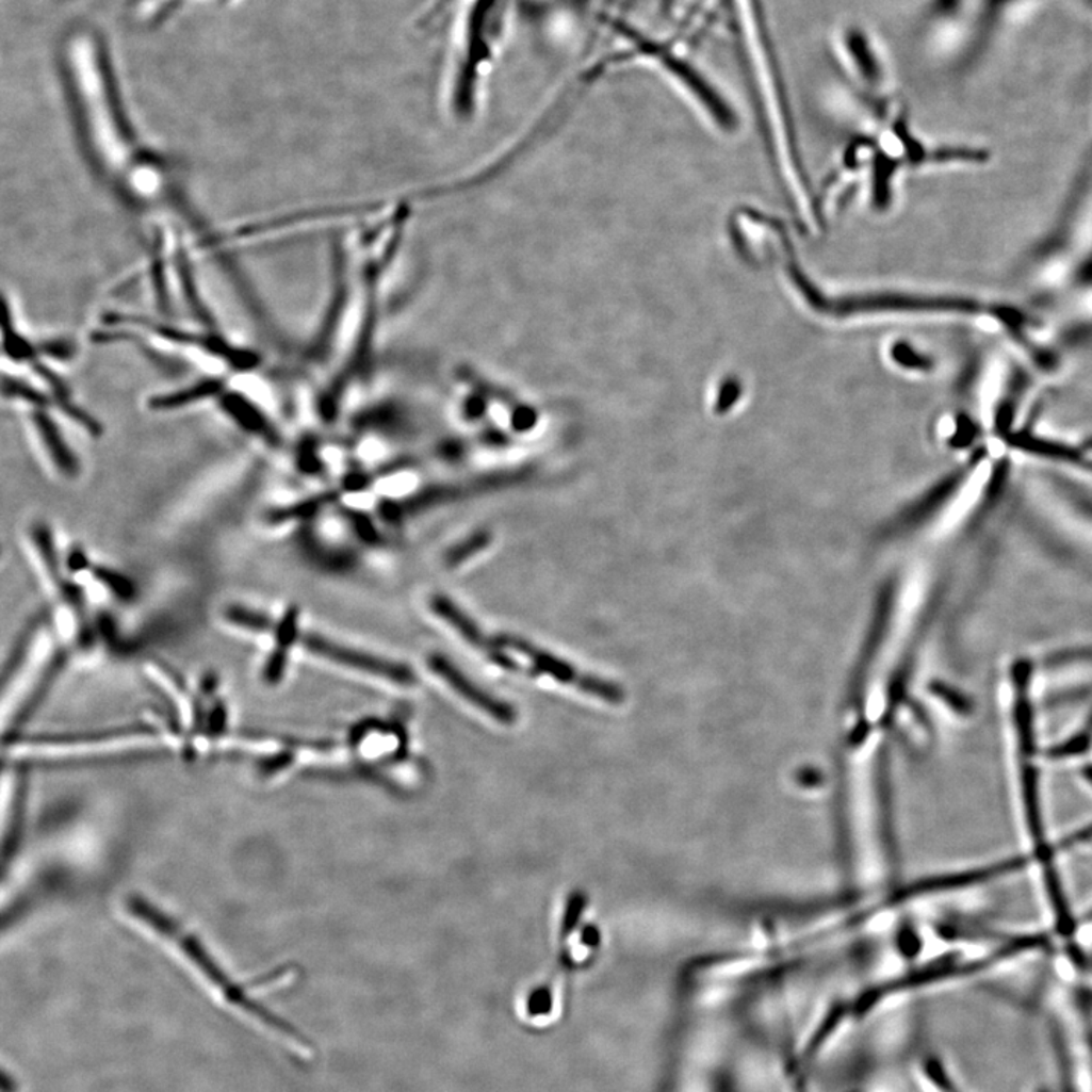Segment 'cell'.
Segmentation results:
<instances>
[{"label": "cell", "instance_id": "obj_12", "mask_svg": "<svg viewBox=\"0 0 1092 1092\" xmlns=\"http://www.w3.org/2000/svg\"><path fill=\"white\" fill-rule=\"evenodd\" d=\"M67 662H69V651L66 648H60V650L52 654L49 664L46 665L45 671L42 672L40 679H38L37 685H35L31 696L25 701L23 707L20 708L19 716H17L20 722L27 721L37 711L38 705L48 696L50 687L53 686L61 672L66 668Z\"/></svg>", "mask_w": 1092, "mask_h": 1092}, {"label": "cell", "instance_id": "obj_5", "mask_svg": "<svg viewBox=\"0 0 1092 1092\" xmlns=\"http://www.w3.org/2000/svg\"><path fill=\"white\" fill-rule=\"evenodd\" d=\"M303 646L310 653L317 654L319 657L327 658V661L335 662V664L348 666V668L366 672V674L382 677V679L396 683V685H417V675L408 666L397 664V662L386 661V658L363 653V651L354 650V648L339 646L338 642L327 639V637L308 633V635L303 637Z\"/></svg>", "mask_w": 1092, "mask_h": 1092}, {"label": "cell", "instance_id": "obj_20", "mask_svg": "<svg viewBox=\"0 0 1092 1092\" xmlns=\"http://www.w3.org/2000/svg\"><path fill=\"white\" fill-rule=\"evenodd\" d=\"M1092 747V729H1088L1087 732L1077 733L1072 739L1066 743L1056 745L1045 753L1047 757L1052 759H1065L1074 757V755L1087 754Z\"/></svg>", "mask_w": 1092, "mask_h": 1092}, {"label": "cell", "instance_id": "obj_14", "mask_svg": "<svg viewBox=\"0 0 1092 1092\" xmlns=\"http://www.w3.org/2000/svg\"><path fill=\"white\" fill-rule=\"evenodd\" d=\"M31 540L34 543L35 551L40 556L46 572H48L52 582L60 586L66 578L63 576V565L60 561L52 528L49 525L43 524V522H38V524L32 526Z\"/></svg>", "mask_w": 1092, "mask_h": 1092}, {"label": "cell", "instance_id": "obj_23", "mask_svg": "<svg viewBox=\"0 0 1092 1092\" xmlns=\"http://www.w3.org/2000/svg\"><path fill=\"white\" fill-rule=\"evenodd\" d=\"M63 410L64 413H66L67 417L71 419V421L77 422V424L80 425V427L84 428L85 431L88 433V435L96 437V439L102 436V425H100L95 418L88 417V414L85 413L84 410H81V408L74 406V404H70L69 401H64Z\"/></svg>", "mask_w": 1092, "mask_h": 1092}, {"label": "cell", "instance_id": "obj_25", "mask_svg": "<svg viewBox=\"0 0 1092 1092\" xmlns=\"http://www.w3.org/2000/svg\"><path fill=\"white\" fill-rule=\"evenodd\" d=\"M893 356L898 363L903 364L908 368L926 369L929 366V361L926 358L916 354V351L909 348L908 345H897L893 351Z\"/></svg>", "mask_w": 1092, "mask_h": 1092}, {"label": "cell", "instance_id": "obj_31", "mask_svg": "<svg viewBox=\"0 0 1092 1092\" xmlns=\"http://www.w3.org/2000/svg\"><path fill=\"white\" fill-rule=\"evenodd\" d=\"M1087 922H1092V912L1090 915L1087 916Z\"/></svg>", "mask_w": 1092, "mask_h": 1092}, {"label": "cell", "instance_id": "obj_19", "mask_svg": "<svg viewBox=\"0 0 1092 1092\" xmlns=\"http://www.w3.org/2000/svg\"><path fill=\"white\" fill-rule=\"evenodd\" d=\"M299 608L296 606H290L288 610L281 615V618L278 619V622H275L274 630H272V633H274L275 647L289 651L290 648L295 646L296 640H298L299 637Z\"/></svg>", "mask_w": 1092, "mask_h": 1092}, {"label": "cell", "instance_id": "obj_27", "mask_svg": "<svg viewBox=\"0 0 1092 1092\" xmlns=\"http://www.w3.org/2000/svg\"><path fill=\"white\" fill-rule=\"evenodd\" d=\"M298 467L300 469V472H304V474L307 475H311L314 474V472H319V469H321V463H319L316 451H314L313 447L307 445H303V447H300L298 454Z\"/></svg>", "mask_w": 1092, "mask_h": 1092}, {"label": "cell", "instance_id": "obj_29", "mask_svg": "<svg viewBox=\"0 0 1092 1092\" xmlns=\"http://www.w3.org/2000/svg\"><path fill=\"white\" fill-rule=\"evenodd\" d=\"M677 0H661L662 16H669L674 9Z\"/></svg>", "mask_w": 1092, "mask_h": 1092}, {"label": "cell", "instance_id": "obj_15", "mask_svg": "<svg viewBox=\"0 0 1092 1092\" xmlns=\"http://www.w3.org/2000/svg\"><path fill=\"white\" fill-rule=\"evenodd\" d=\"M222 389H224V385L221 381H203L193 386V388L181 390V392L152 397L149 401V407L152 410H175V408L198 403L199 400L216 396L222 392Z\"/></svg>", "mask_w": 1092, "mask_h": 1092}, {"label": "cell", "instance_id": "obj_32", "mask_svg": "<svg viewBox=\"0 0 1092 1092\" xmlns=\"http://www.w3.org/2000/svg\"><path fill=\"white\" fill-rule=\"evenodd\" d=\"M1090 2L1092 3V0H1090Z\"/></svg>", "mask_w": 1092, "mask_h": 1092}, {"label": "cell", "instance_id": "obj_7", "mask_svg": "<svg viewBox=\"0 0 1092 1092\" xmlns=\"http://www.w3.org/2000/svg\"><path fill=\"white\" fill-rule=\"evenodd\" d=\"M433 612L437 616L447 622L454 630L463 637L464 640L477 650L483 651L493 662V664L500 665L501 668L508 669V671H525L524 666L517 664L511 661L506 654L501 651L500 647L495 646L493 639H489L485 633L479 630V626L472 621L471 618L463 610L458 608L454 601L443 596H435L431 600Z\"/></svg>", "mask_w": 1092, "mask_h": 1092}, {"label": "cell", "instance_id": "obj_26", "mask_svg": "<svg viewBox=\"0 0 1092 1092\" xmlns=\"http://www.w3.org/2000/svg\"><path fill=\"white\" fill-rule=\"evenodd\" d=\"M96 632L98 637L105 640L107 643H114L117 639V626L113 616L110 614L99 615L98 622H96Z\"/></svg>", "mask_w": 1092, "mask_h": 1092}, {"label": "cell", "instance_id": "obj_1", "mask_svg": "<svg viewBox=\"0 0 1092 1092\" xmlns=\"http://www.w3.org/2000/svg\"><path fill=\"white\" fill-rule=\"evenodd\" d=\"M1030 0H930V31L956 66L980 59L1006 20Z\"/></svg>", "mask_w": 1092, "mask_h": 1092}, {"label": "cell", "instance_id": "obj_9", "mask_svg": "<svg viewBox=\"0 0 1092 1092\" xmlns=\"http://www.w3.org/2000/svg\"><path fill=\"white\" fill-rule=\"evenodd\" d=\"M221 407L229 419L238 424L240 429L248 435L259 436L268 445L278 446L281 442L277 429L271 421L264 417L259 407L254 406L245 396L238 393H227L221 397Z\"/></svg>", "mask_w": 1092, "mask_h": 1092}, {"label": "cell", "instance_id": "obj_10", "mask_svg": "<svg viewBox=\"0 0 1092 1092\" xmlns=\"http://www.w3.org/2000/svg\"><path fill=\"white\" fill-rule=\"evenodd\" d=\"M32 419L52 463L64 477L77 478L81 472L80 458L64 439L56 422L43 410L37 411Z\"/></svg>", "mask_w": 1092, "mask_h": 1092}, {"label": "cell", "instance_id": "obj_16", "mask_svg": "<svg viewBox=\"0 0 1092 1092\" xmlns=\"http://www.w3.org/2000/svg\"><path fill=\"white\" fill-rule=\"evenodd\" d=\"M46 615L38 614L34 618H31L27 622V625L21 630L20 635L17 636L16 642H14L13 650L6 658L5 665H3V683L9 682L10 677L16 674L19 671L21 664L25 658L30 654L32 643H34L35 637L40 632L43 624H45Z\"/></svg>", "mask_w": 1092, "mask_h": 1092}, {"label": "cell", "instance_id": "obj_24", "mask_svg": "<svg viewBox=\"0 0 1092 1092\" xmlns=\"http://www.w3.org/2000/svg\"><path fill=\"white\" fill-rule=\"evenodd\" d=\"M64 568L70 572V574H81V572L92 571V561L87 551L80 545L71 547L69 553H67L66 560H64Z\"/></svg>", "mask_w": 1092, "mask_h": 1092}, {"label": "cell", "instance_id": "obj_2", "mask_svg": "<svg viewBox=\"0 0 1092 1092\" xmlns=\"http://www.w3.org/2000/svg\"><path fill=\"white\" fill-rule=\"evenodd\" d=\"M127 908L132 916H135L140 923L148 926L152 932L159 933L167 943L177 945L175 948L181 951L188 958V961L192 962L199 969V973L210 980L213 987L222 991L228 1004L238 1006L242 1011L257 1016L260 1022L267 1024L272 1029L278 1030L279 1033L284 1034L290 1040L298 1041L304 1047H307L306 1038L300 1037L298 1030L293 1029V1026H290V1024L281 1022V1018L268 1012L267 1009H264L257 1001L250 1000L245 988L239 987L225 973V969H222L216 959L207 950L206 945L200 943L198 938L193 936V933L189 932L184 926L175 922L174 918H169L161 909L149 903L145 898L138 897V895H131L128 898Z\"/></svg>", "mask_w": 1092, "mask_h": 1092}, {"label": "cell", "instance_id": "obj_11", "mask_svg": "<svg viewBox=\"0 0 1092 1092\" xmlns=\"http://www.w3.org/2000/svg\"><path fill=\"white\" fill-rule=\"evenodd\" d=\"M61 597L66 601L67 606L77 616V642L81 650H92L98 642L96 625L89 621L87 612V597L84 589L70 580H64L59 586Z\"/></svg>", "mask_w": 1092, "mask_h": 1092}, {"label": "cell", "instance_id": "obj_8", "mask_svg": "<svg viewBox=\"0 0 1092 1092\" xmlns=\"http://www.w3.org/2000/svg\"><path fill=\"white\" fill-rule=\"evenodd\" d=\"M841 46L850 66L855 74L869 85H879L883 81L884 70L882 59L876 45L862 28L847 27L841 34Z\"/></svg>", "mask_w": 1092, "mask_h": 1092}, {"label": "cell", "instance_id": "obj_18", "mask_svg": "<svg viewBox=\"0 0 1092 1092\" xmlns=\"http://www.w3.org/2000/svg\"><path fill=\"white\" fill-rule=\"evenodd\" d=\"M224 618L228 624L250 630L254 633H267L275 626L271 616L260 610H254V608L240 606V604H231L225 608Z\"/></svg>", "mask_w": 1092, "mask_h": 1092}, {"label": "cell", "instance_id": "obj_3", "mask_svg": "<svg viewBox=\"0 0 1092 1092\" xmlns=\"http://www.w3.org/2000/svg\"><path fill=\"white\" fill-rule=\"evenodd\" d=\"M616 27L632 43V53H635V56L653 60L654 63L661 66L662 70L666 71V75H669L672 80L682 84L697 99V102L704 107L708 116L716 120L719 127L729 131L735 130L737 125L736 114L733 113L732 107L722 98L721 93L705 78L703 71L694 66L692 63H689V60L685 59V56L679 55L666 43L651 40V38L637 34V32L630 30V28L619 27L618 23H616Z\"/></svg>", "mask_w": 1092, "mask_h": 1092}, {"label": "cell", "instance_id": "obj_13", "mask_svg": "<svg viewBox=\"0 0 1092 1092\" xmlns=\"http://www.w3.org/2000/svg\"><path fill=\"white\" fill-rule=\"evenodd\" d=\"M338 493L325 492L321 495L310 496L307 500L296 501V503L289 504V506L275 507L266 514V522L271 525H282L288 524L292 521H306V519L313 518L328 504L336 501Z\"/></svg>", "mask_w": 1092, "mask_h": 1092}, {"label": "cell", "instance_id": "obj_21", "mask_svg": "<svg viewBox=\"0 0 1092 1092\" xmlns=\"http://www.w3.org/2000/svg\"><path fill=\"white\" fill-rule=\"evenodd\" d=\"M289 665V651L275 647L267 655L266 664L263 666V680L267 685H279L282 682Z\"/></svg>", "mask_w": 1092, "mask_h": 1092}, {"label": "cell", "instance_id": "obj_22", "mask_svg": "<svg viewBox=\"0 0 1092 1092\" xmlns=\"http://www.w3.org/2000/svg\"><path fill=\"white\" fill-rule=\"evenodd\" d=\"M489 533H479V535L467 540L463 545L454 548V550L446 556V564L451 565V567H456V565L461 564V561H464L467 558L477 554L478 551L485 550V548L489 545Z\"/></svg>", "mask_w": 1092, "mask_h": 1092}, {"label": "cell", "instance_id": "obj_6", "mask_svg": "<svg viewBox=\"0 0 1092 1092\" xmlns=\"http://www.w3.org/2000/svg\"><path fill=\"white\" fill-rule=\"evenodd\" d=\"M428 664L429 668L437 675L442 677L447 685L456 690L458 696L463 697L464 700L478 707L479 711L486 712V714L492 716L496 721L503 722V724H514L517 721V711L510 704L506 703V701H501L500 698L490 696L487 690L475 685L469 677L464 675L453 662L447 661L442 654H433L428 658Z\"/></svg>", "mask_w": 1092, "mask_h": 1092}, {"label": "cell", "instance_id": "obj_17", "mask_svg": "<svg viewBox=\"0 0 1092 1092\" xmlns=\"http://www.w3.org/2000/svg\"><path fill=\"white\" fill-rule=\"evenodd\" d=\"M89 572H92L93 576L98 580L100 585L107 587V589H109L117 600L124 601V603H130V601H134L135 597H137V586H135V583L132 582L130 576L125 575L124 572L116 571V569L113 568L102 567V565H99V567H93Z\"/></svg>", "mask_w": 1092, "mask_h": 1092}, {"label": "cell", "instance_id": "obj_4", "mask_svg": "<svg viewBox=\"0 0 1092 1092\" xmlns=\"http://www.w3.org/2000/svg\"><path fill=\"white\" fill-rule=\"evenodd\" d=\"M493 642H495L496 647L508 648V650L515 651V653L525 655L526 658H529L536 665L537 671L554 677L558 682L578 687L580 690H585L590 696L610 701V703H621L622 698H624L621 687L614 685V683L604 682V680L598 679V677L576 671L574 666L554 657L553 654L547 653V651L540 650V648L533 646L532 642L522 639V637L500 635L493 639Z\"/></svg>", "mask_w": 1092, "mask_h": 1092}, {"label": "cell", "instance_id": "obj_30", "mask_svg": "<svg viewBox=\"0 0 1092 1092\" xmlns=\"http://www.w3.org/2000/svg\"><path fill=\"white\" fill-rule=\"evenodd\" d=\"M1082 775L1085 779H1087L1088 782H1090L1092 785V765L1085 766V768L1082 769Z\"/></svg>", "mask_w": 1092, "mask_h": 1092}, {"label": "cell", "instance_id": "obj_28", "mask_svg": "<svg viewBox=\"0 0 1092 1092\" xmlns=\"http://www.w3.org/2000/svg\"><path fill=\"white\" fill-rule=\"evenodd\" d=\"M1090 840H1092V825L1085 827V829L1079 830V832L1070 834L1069 837L1061 841V844H1059V850H1069V848L1074 847V845L1083 844Z\"/></svg>", "mask_w": 1092, "mask_h": 1092}]
</instances>
